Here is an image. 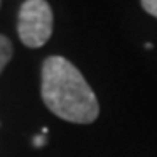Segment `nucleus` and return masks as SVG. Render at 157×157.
I'll list each match as a JSON object with an SVG mask.
<instances>
[{
    "mask_svg": "<svg viewBox=\"0 0 157 157\" xmlns=\"http://www.w3.org/2000/svg\"><path fill=\"white\" fill-rule=\"evenodd\" d=\"M42 100L54 115L68 122L91 124L100 113L91 86L63 56H51L42 65Z\"/></svg>",
    "mask_w": 157,
    "mask_h": 157,
    "instance_id": "nucleus-1",
    "label": "nucleus"
},
{
    "mask_svg": "<svg viewBox=\"0 0 157 157\" xmlns=\"http://www.w3.org/2000/svg\"><path fill=\"white\" fill-rule=\"evenodd\" d=\"M141 7H143L148 14L157 17V0H141Z\"/></svg>",
    "mask_w": 157,
    "mask_h": 157,
    "instance_id": "nucleus-4",
    "label": "nucleus"
},
{
    "mask_svg": "<svg viewBox=\"0 0 157 157\" xmlns=\"http://www.w3.org/2000/svg\"><path fill=\"white\" fill-rule=\"evenodd\" d=\"M17 33L26 47H40L52 33V11L45 0H26L19 9Z\"/></svg>",
    "mask_w": 157,
    "mask_h": 157,
    "instance_id": "nucleus-2",
    "label": "nucleus"
},
{
    "mask_svg": "<svg viewBox=\"0 0 157 157\" xmlns=\"http://www.w3.org/2000/svg\"><path fill=\"white\" fill-rule=\"evenodd\" d=\"M12 58V44L11 40L4 37V35H0V72L6 68V65L11 61Z\"/></svg>",
    "mask_w": 157,
    "mask_h": 157,
    "instance_id": "nucleus-3",
    "label": "nucleus"
},
{
    "mask_svg": "<svg viewBox=\"0 0 157 157\" xmlns=\"http://www.w3.org/2000/svg\"><path fill=\"white\" fill-rule=\"evenodd\" d=\"M42 143H44V136H39V138H35V145H37V147H40Z\"/></svg>",
    "mask_w": 157,
    "mask_h": 157,
    "instance_id": "nucleus-5",
    "label": "nucleus"
}]
</instances>
